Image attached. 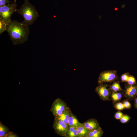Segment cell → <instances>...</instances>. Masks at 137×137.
Returning a JSON list of instances; mask_svg holds the SVG:
<instances>
[{
	"mask_svg": "<svg viewBox=\"0 0 137 137\" xmlns=\"http://www.w3.org/2000/svg\"><path fill=\"white\" fill-rule=\"evenodd\" d=\"M76 128L69 126L65 137H78Z\"/></svg>",
	"mask_w": 137,
	"mask_h": 137,
	"instance_id": "5bb4252c",
	"label": "cell"
},
{
	"mask_svg": "<svg viewBox=\"0 0 137 137\" xmlns=\"http://www.w3.org/2000/svg\"><path fill=\"white\" fill-rule=\"evenodd\" d=\"M81 124L76 116L71 112L68 121V126L76 128Z\"/></svg>",
	"mask_w": 137,
	"mask_h": 137,
	"instance_id": "8fae6325",
	"label": "cell"
},
{
	"mask_svg": "<svg viewBox=\"0 0 137 137\" xmlns=\"http://www.w3.org/2000/svg\"><path fill=\"white\" fill-rule=\"evenodd\" d=\"M125 96L128 99H132L137 96V85H129L125 89Z\"/></svg>",
	"mask_w": 137,
	"mask_h": 137,
	"instance_id": "ba28073f",
	"label": "cell"
},
{
	"mask_svg": "<svg viewBox=\"0 0 137 137\" xmlns=\"http://www.w3.org/2000/svg\"><path fill=\"white\" fill-rule=\"evenodd\" d=\"M6 30L8 32L11 40L14 45L24 43L27 40L29 33L28 25L15 20H11L6 25Z\"/></svg>",
	"mask_w": 137,
	"mask_h": 137,
	"instance_id": "6da1fadb",
	"label": "cell"
},
{
	"mask_svg": "<svg viewBox=\"0 0 137 137\" xmlns=\"http://www.w3.org/2000/svg\"><path fill=\"white\" fill-rule=\"evenodd\" d=\"M76 128L78 137H86L89 131L84 126L82 123Z\"/></svg>",
	"mask_w": 137,
	"mask_h": 137,
	"instance_id": "4fadbf2b",
	"label": "cell"
},
{
	"mask_svg": "<svg viewBox=\"0 0 137 137\" xmlns=\"http://www.w3.org/2000/svg\"><path fill=\"white\" fill-rule=\"evenodd\" d=\"M53 127L57 134L60 136L65 137L69 126L62 121L54 119Z\"/></svg>",
	"mask_w": 137,
	"mask_h": 137,
	"instance_id": "8992f818",
	"label": "cell"
},
{
	"mask_svg": "<svg viewBox=\"0 0 137 137\" xmlns=\"http://www.w3.org/2000/svg\"><path fill=\"white\" fill-rule=\"evenodd\" d=\"M134 107L135 108L137 109V96L135 98Z\"/></svg>",
	"mask_w": 137,
	"mask_h": 137,
	"instance_id": "4316f807",
	"label": "cell"
},
{
	"mask_svg": "<svg viewBox=\"0 0 137 137\" xmlns=\"http://www.w3.org/2000/svg\"><path fill=\"white\" fill-rule=\"evenodd\" d=\"M103 134L102 129L100 127L97 128L89 131L86 137H100Z\"/></svg>",
	"mask_w": 137,
	"mask_h": 137,
	"instance_id": "7c38bea8",
	"label": "cell"
},
{
	"mask_svg": "<svg viewBox=\"0 0 137 137\" xmlns=\"http://www.w3.org/2000/svg\"><path fill=\"white\" fill-rule=\"evenodd\" d=\"M5 137H18V135L15 133H13L10 131L7 134Z\"/></svg>",
	"mask_w": 137,
	"mask_h": 137,
	"instance_id": "484cf974",
	"label": "cell"
},
{
	"mask_svg": "<svg viewBox=\"0 0 137 137\" xmlns=\"http://www.w3.org/2000/svg\"><path fill=\"white\" fill-rule=\"evenodd\" d=\"M6 24L4 21L0 18V35L6 30Z\"/></svg>",
	"mask_w": 137,
	"mask_h": 137,
	"instance_id": "ac0fdd59",
	"label": "cell"
},
{
	"mask_svg": "<svg viewBox=\"0 0 137 137\" xmlns=\"http://www.w3.org/2000/svg\"><path fill=\"white\" fill-rule=\"evenodd\" d=\"M95 91L102 99L106 100L109 99L110 92L105 85L102 84L98 86Z\"/></svg>",
	"mask_w": 137,
	"mask_h": 137,
	"instance_id": "52a82bcc",
	"label": "cell"
},
{
	"mask_svg": "<svg viewBox=\"0 0 137 137\" xmlns=\"http://www.w3.org/2000/svg\"><path fill=\"white\" fill-rule=\"evenodd\" d=\"M129 85L135 84L136 80L135 77L132 76H129L127 81Z\"/></svg>",
	"mask_w": 137,
	"mask_h": 137,
	"instance_id": "d6986e66",
	"label": "cell"
},
{
	"mask_svg": "<svg viewBox=\"0 0 137 137\" xmlns=\"http://www.w3.org/2000/svg\"><path fill=\"white\" fill-rule=\"evenodd\" d=\"M111 97L114 101H116L120 100L121 98L122 95L120 93L114 92L112 93Z\"/></svg>",
	"mask_w": 137,
	"mask_h": 137,
	"instance_id": "e0dca14e",
	"label": "cell"
},
{
	"mask_svg": "<svg viewBox=\"0 0 137 137\" xmlns=\"http://www.w3.org/2000/svg\"><path fill=\"white\" fill-rule=\"evenodd\" d=\"M117 77L116 71L115 70L106 71L100 73L98 80L99 83L110 82L115 80Z\"/></svg>",
	"mask_w": 137,
	"mask_h": 137,
	"instance_id": "5b68a950",
	"label": "cell"
},
{
	"mask_svg": "<svg viewBox=\"0 0 137 137\" xmlns=\"http://www.w3.org/2000/svg\"><path fill=\"white\" fill-rule=\"evenodd\" d=\"M15 12L24 18V21L21 23L28 26L32 25L39 16L35 7L28 0H24L23 4L19 9H16Z\"/></svg>",
	"mask_w": 137,
	"mask_h": 137,
	"instance_id": "7a4b0ae2",
	"label": "cell"
},
{
	"mask_svg": "<svg viewBox=\"0 0 137 137\" xmlns=\"http://www.w3.org/2000/svg\"><path fill=\"white\" fill-rule=\"evenodd\" d=\"M17 6L16 2L14 1L12 4L0 7V18L3 20L6 25L11 21V16L15 12Z\"/></svg>",
	"mask_w": 137,
	"mask_h": 137,
	"instance_id": "3957f363",
	"label": "cell"
},
{
	"mask_svg": "<svg viewBox=\"0 0 137 137\" xmlns=\"http://www.w3.org/2000/svg\"><path fill=\"white\" fill-rule=\"evenodd\" d=\"M16 0H14V1L15 2H16Z\"/></svg>",
	"mask_w": 137,
	"mask_h": 137,
	"instance_id": "f1b7e54d",
	"label": "cell"
},
{
	"mask_svg": "<svg viewBox=\"0 0 137 137\" xmlns=\"http://www.w3.org/2000/svg\"><path fill=\"white\" fill-rule=\"evenodd\" d=\"M12 2L9 0H0V7L9 4L10 3Z\"/></svg>",
	"mask_w": 137,
	"mask_h": 137,
	"instance_id": "7402d4cb",
	"label": "cell"
},
{
	"mask_svg": "<svg viewBox=\"0 0 137 137\" xmlns=\"http://www.w3.org/2000/svg\"><path fill=\"white\" fill-rule=\"evenodd\" d=\"M68 107L64 101L60 98H57L54 101L50 110L55 117L61 115Z\"/></svg>",
	"mask_w": 137,
	"mask_h": 137,
	"instance_id": "277c9868",
	"label": "cell"
},
{
	"mask_svg": "<svg viewBox=\"0 0 137 137\" xmlns=\"http://www.w3.org/2000/svg\"><path fill=\"white\" fill-rule=\"evenodd\" d=\"M123 115V113L121 111H118L115 114V117L116 119H120Z\"/></svg>",
	"mask_w": 137,
	"mask_h": 137,
	"instance_id": "cb8c5ba5",
	"label": "cell"
},
{
	"mask_svg": "<svg viewBox=\"0 0 137 137\" xmlns=\"http://www.w3.org/2000/svg\"><path fill=\"white\" fill-rule=\"evenodd\" d=\"M115 107L116 109L118 110H123L125 108L123 103L121 102H118L115 105Z\"/></svg>",
	"mask_w": 137,
	"mask_h": 137,
	"instance_id": "44dd1931",
	"label": "cell"
},
{
	"mask_svg": "<svg viewBox=\"0 0 137 137\" xmlns=\"http://www.w3.org/2000/svg\"><path fill=\"white\" fill-rule=\"evenodd\" d=\"M10 131L8 128L0 122V137H5Z\"/></svg>",
	"mask_w": 137,
	"mask_h": 137,
	"instance_id": "9a60e30c",
	"label": "cell"
},
{
	"mask_svg": "<svg viewBox=\"0 0 137 137\" xmlns=\"http://www.w3.org/2000/svg\"><path fill=\"white\" fill-rule=\"evenodd\" d=\"M130 118V117L127 115H123L120 120L121 123H125L127 122Z\"/></svg>",
	"mask_w": 137,
	"mask_h": 137,
	"instance_id": "ffe728a7",
	"label": "cell"
},
{
	"mask_svg": "<svg viewBox=\"0 0 137 137\" xmlns=\"http://www.w3.org/2000/svg\"><path fill=\"white\" fill-rule=\"evenodd\" d=\"M82 124L89 131L96 129L100 127L97 120L94 118L88 119Z\"/></svg>",
	"mask_w": 137,
	"mask_h": 137,
	"instance_id": "9c48e42d",
	"label": "cell"
},
{
	"mask_svg": "<svg viewBox=\"0 0 137 137\" xmlns=\"http://www.w3.org/2000/svg\"><path fill=\"white\" fill-rule=\"evenodd\" d=\"M125 108L127 109H130L131 107V105L130 103L128 101H124L123 103Z\"/></svg>",
	"mask_w": 137,
	"mask_h": 137,
	"instance_id": "d4e9b609",
	"label": "cell"
},
{
	"mask_svg": "<svg viewBox=\"0 0 137 137\" xmlns=\"http://www.w3.org/2000/svg\"><path fill=\"white\" fill-rule=\"evenodd\" d=\"M129 76L128 73H125L123 74L121 76V79L123 82H127Z\"/></svg>",
	"mask_w": 137,
	"mask_h": 137,
	"instance_id": "603a6c76",
	"label": "cell"
},
{
	"mask_svg": "<svg viewBox=\"0 0 137 137\" xmlns=\"http://www.w3.org/2000/svg\"><path fill=\"white\" fill-rule=\"evenodd\" d=\"M71 112L70 109L68 107L61 115L55 117L54 119H59L62 121L65 124L68 125V121Z\"/></svg>",
	"mask_w": 137,
	"mask_h": 137,
	"instance_id": "30bf717a",
	"label": "cell"
},
{
	"mask_svg": "<svg viewBox=\"0 0 137 137\" xmlns=\"http://www.w3.org/2000/svg\"><path fill=\"white\" fill-rule=\"evenodd\" d=\"M110 88L114 92L122 90L120 84L117 82L114 83L111 85Z\"/></svg>",
	"mask_w": 137,
	"mask_h": 137,
	"instance_id": "2e32d148",
	"label": "cell"
},
{
	"mask_svg": "<svg viewBox=\"0 0 137 137\" xmlns=\"http://www.w3.org/2000/svg\"><path fill=\"white\" fill-rule=\"evenodd\" d=\"M114 10H116V11H117V8H116L114 9Z\"/></svg>",
	"mask_w": 137,
	"mask_h": 137,
	"instance_id": "83f0119b",
	"label": "cell"
}]
</instances>
